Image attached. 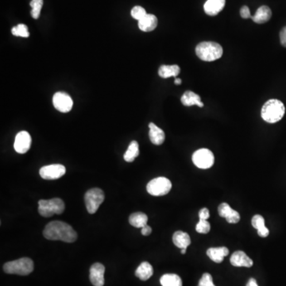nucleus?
Instances as JSON below:
<instances>
[{
  "instance_id": "f257e3e1",
  "label": "nucleus",
  "mask_w": 286,
  "mask_h": 286,
  "mask_svg": "<svg viewBox=\"0 0 286 286\" xmlns=\"http://www.w3.org/2000/svg\"><path fill=\"white\" fill-rule=\"evenodd\" d=\"M43 235L49 240H60L65 243H74L77 239V233L69 224L62 221H52L45 226Z\"/></svg>"
},
{
  "instance_id": "f03ea898",
  "label": "nucleus",
  "mask_w": 286,
  "mask_h": 286,
  "mask_svg": "<svg viewBox=\"0 0 286 286\" xmlns=\"http://www.w3.org/2000/svg\"><path fill=\"white\" fill-rule=\"evenodd\" d=\"M286 108L284 103L278 99H269L262 108L261 115L263 120L269 123L279 122L284 117Z\"/></svg>"
},
{
  "instance_id": "7ed1b4c3",
  "label": "nucleus",
  "mask_w": 286,
  "mask_h": 286,
  "mask_svg": "<svg viewBox=\"0 0 286 286\" xmlns=\"http://www.w3.org/2000/svg\"><path fill=\"white\" fill-rule=\"evenodd\" d=\"M224 54V50L220 44L213 41L200 42L196 48V56L200 60L211 62L220 59Z\"/></svg>"
},
{
  "instance_id": "20e7f679",
  "label": "nucleus",
  "mask_w": 286,
  "mask_h": 286,
  "mask_svg": "<svg viewBox=\"0 0 286 286\" xmlns=\"http://www.w3.org/2000/svg\"><path fill=\"white\" fill-rule=\"evenodd\" d=\"M35 266L33 261L29 258H22L18 260L11 261L3 266L4 271L9 274L26 276L32 273Z\"/></svg>"
},
{
  "instance_id": "39448f33",
  "label": "nucleus",
  "mask_w": 286,
  "mask_h": 286,
  "mask_svg": "<svg viewBox=\"0 0 286 286\" xmlns=\"http://www.w3.org/2000/svg\"><path fill=\"white\" fill-rule=\"evenodd\" d=\"M65 209V203L60 198L38 201V212L43 217H51L54 215L62 214Z\"/></svg>"
},
{
  "instance_id": "423d86ee",
  "label": "nucleus",
  "mask_w": 286,
  "mask_h": 286,
  "mask_svg": "<svg viewBox=\"0 0 286 286\" xmlns=\"http://www.w3.org/2000/svg\"><path fill=\"white\" fill-rule=\"evenodd\" d=\"M171 189H172L171 181L164 176L153 179L147 185L148 193L153 196H165L170 192Z\"/></svg>"
},
{
  "instance_id": "0eeeda50",
  "label": "nucleus",
  "mask_w": 286,
  "mask_h": 286,
  "mask_svg": "<svg viewBox=\"0 0 286 286\" xmlns=\"http://www.w3.org/2000/svg\"><path fill=\"white\" fill-rule=\"evenodd\" d=\"M104 199H105V196L103 190L100 189L95 188V189L88 190L84 196L85 205H86L88 213L94 214L96 212Z\"/></svg>"
},
{
  "instance_id": "6e6552de",
  "label": "nucleus",
  "mask_w": 286,
  "mask_h": 286,
  "mask_svg": "<svg viewBox=\"0 0 286 286\" xmlns=\"http://www.w3.org/2000/svg\"><path fill=\"white\" fill-rule=\"evenodd\" d=\"M192 162L196 167L207 170L214 165L215 157L209 149H200L192 154Z\"/></svg>"
},
{
  "instance_id": "1a4fd4ad",
  "label": "nucleus",
  "mask_w": 286,
  "mask_h": 286,
  "mask_svg": "<svg viewBox=\"0 0 286 286\" xmlns=\"http://www.w3.org/2000/svg\"><path fill=\"white\" fill-rule=\"evenodd\" d=\"M65 172L66 169L60 164H53L43 166L39 170V174L44 180H57L62 177Z\"/></svg>"
},
{
  "instance_id": "9d476101",
  "label": "nucleus",
  "mask_w": 286,
  "mask_h": 286,
  "mask_svg": "<svg viewBox=\"0 0 286 286\" xmlns=\"http://www.w3.org/2000/svg\"><path fill=\"white\" fill-rule=\"evenodd\" d=\"M54 108L59 112L68 113L70 112L74 105V101L69 94L62 92L55 93L53 97Z\"/></svg>"
},
{
  "instance_id": "9b49d317",
  "label": "nucleus",
  "mask_w": 286,
  "mask_h": 286,
  "mask_svg": "<svg viewBox=\"0 0 286 286\" xmlns=\"http://www.w3.org/2000/svg\"><path fill=\"white\" fill-rule=\"evenodd\" d=\"M31 136L27 132H20L15 137L14 148L19 153H26L31 146Z\"/></svg>"
},
{
  "instance_id": "f8f14e48",
  "label": "nucleus",
  "mask_w": 286,
  "mask_h": 286,
  "mask_svg": "<svg viewBox=\"0 0 286 286\" xmlns=\"http://www.w3.org/2000/svg\"><path fill=\"white\" fill-rule=\"evenodd\" d=\"M105 267L101 263H95L90 269V281L94 286H103L104 285Z\"/></svg>"
},
{
  "instance_id": "ddd939ff",
  "label": "nucleus",
  "mask_w": 286,
  "mask_h": 286,
  "mask_svg": "<svg viewBox=\"0 0 286 286\" xmlns=\"http://www.w3.org/2000/svg\"><path fill=\"white\" fill-rule=\"evenodd\" d=\"M218 212L221 217L225 218L229 224H237L240 220L239 213L231 209L227 203H223L219 206Z\"/></svg>"
},
{
  "instance_id": "4468645a",
  "label": "nucleus",
  "mask_w": 286,
  "mask_h": 286,
  "mask_svg": "<svg viewBox=\"0 0 286 286\" xmlns=\"http://www.w3.org/2000/svg\"><path fill=\"white\" fill-rule=\"evenodd\" d=\"M230 264L235 267H251L254 264L252 259L247 255L245 252L238 250L233 253L230 257Z\"/></svg>"
},
{
  "instance_id": "2eb2a0df",
  "label": "nucleus",
  "mask_w": 286,
  "mask_h": 286,
  "mask_svg": "<svg viewBox=\"0 0 286 286\" xmlns=\"http://www.w3.org/2000/svg\"><path fill=\"white\" fill-rule=\"evenodd\" d=\"M149 128H150L149 136H150L151 142L156 146L162 145L165 142V138H166L165 132L153 123L149 124Z\"/></svg>"
},
{
  "instance_id": "dca6fc26",
  "label": "nucleus",
  "mask_w": 286,
  "mask_h": 286,
  "mask_svg": "<svg viewBox=\"0 0 286 286\" xmlns=\"http://www.w3.org/2000/svg\"><path fill=\"white\" fill-rule=\"evenodd\" d=\"M225 2L226 0H208L204 6L205 13L210 16L217 15L224 9Z\"/></svg>"
},
{
  "instance_id": "f3484780",
  "label": "nucleus",
  "mask_w": 286,
  "mask_h": 286,
  "mask_svg": "<svg viewBox=\"0 0 286 286\" xmlns=\"http://www.w3.org/2000/svg\"><path fill=\"white\" fill-rule=\"evenodd\" d=\"M157 19L155 15L147 14L144 18L138 21V27L143 32H151L156 29Z\"/></svg>"
},
{
  "instance_id": "a211bd4d",
  "label": "nucleus",
  "mask_w": 286,
  "mask_h": 286,
  "mask_svg": "<svg viewBox=\"0 0 286 286\" xmlns=\"http://www.w3.org/2000/svg\"><path fill=\"white\" fill-rule=\"evenodd\" d=\"M229 254V249L225 247L209 248L207 250V255L214 263H221L224 258Z\"/></svg>"
},
{
  "instance_id": "6ab92c4d",
  "label": "nucleus",
  "mask_w": 286,
  "mask_h": 286,
  "mask_svg": "<svg viewBox=\"0 0 286 286\" xmlns=\"http://www.w3.org/2000/svg\"><path fill=\"white\" fill-rule=\"evenodd\" d=\"M181 100L182 104L186 107H191L193 105L198 106L200 108L204 107V103L201 101L200 95L191 91L185 92L184 95L181 96Z\"/></svg>"
},
{
  "instance_id": "aec40b11",
  "label": "nucleus",
  "mask_w": 286,
  "mask_h": 286,
  "mask_svg": "<svg viewBox=\"0 0 286 286\" xmlns=\"http://www.w3.org/2000/svg\"><path fill=\"white\" fill-rule=\"evenodd\" d=\"M172 242L177 248L187 249L188 247L191 244V239L188 233L178 230L172 235Z\"/></svg>"
},
{
  "instance_id": "412c9836",
  "label": "nucleus",
  "mask_w": 286,
  "mask_h": 286,
  "mask_svg": "<svg viewBox=\"0 0 286 286\" xmlns=\"http://www.w3.org/2000/svg\"><path fill=\"white\" fill-rule=\"evenodd\" d=\"M272 16L271 10L267 6H262L257 10L256 13L251 19L254 22L258 24H263L268 22Z\"/></svg>"
},
{
  "instance_id": "4be33fe9",
  "label": "nucleus",
  "mask_w": 286,
  "mask_h": 286,
  "mask_svg": "<svg viewBox=\"0 0 286 286\" xmlns=\"http://www.w3.org/2000/svg\"><path fill=\"white\" fill-rule=\"evenodd\" d=\"M252 226L258 230V235L263 238H266L269 234V230L265 225L264 218L261 215H255L252 218Z\"/></svg>"
},
{
  "instance_id": "5701e85b",
  "label": "nucleus",
  "mask_w": 286,
  "mask_h": 286,
  "mask_svg": "<svg viewBox=\"0 0 286 286\" xmlns=\"http://www.w3.org/2000/svg\"><path fill=\"white\" fill-rule=\"evenodd\" d=\"M153 273V267L147 262H143L136 269L135 275L142 281H147L152 277Z\"/></svg>"
},
{
  "instance_id": "b1692460",
  "label": "nucleus",
  "mask_w": 286,
  "mask_h": 286,
  "mask_svg": "<svg viewBox=\"0 0 286 286\" xmlns=\"http://www.w3.org/2000/svg\"><path fill=\"white\" fill-rule=\"evenodd\" d=\"M180 72H181V69L178 65H162L158 70V75L160 76V77L164 78V79L169 77L176 78L180 74Z\"/></svg>"
},
{
  "instance_id": "393cba45",
  "label": "nucleus",
  "mask_w": 286,
  "mask_h": 286,
  "mask_svg": "<svg viewBox=\"0 0 286 286\" xmlns=\"http://www.w3.org/2000/svg\"><path fill=\"white\" fill-rule=\"evenodd\" d=\"M147 222H148V216L145 213L135 212L130 215V224L134 228H142L147 225Z\"/></svg>"
},
{
  "instance_id": "a878e982",
  "label": "nucleus",
  "mask_w": 286,
  "mask_h": 286,
  "mask_svg": "<svg viewBox=\"0 0 286 286\" xmlns=\"http://www.w3.org/2000/svg\"><path fill=\"white\" fill-rule=\"evenodd\" d=\"M139 155V146L137 141H132L125 153L123 158L127 162H132Z\"/></svg>"
},
{
  "instance_id": "bb28decb",
  "label": "nucleus",
  "mask_w": 286,
  "mask_h": 286,
  "mask_svg": "<svg viewBox=\"0 0 286 286\" xmlns=\"http://www.w3.org/2000/svg\"><path fill=\"white\" fill-rule=\"evenodd\" d=\"M160 282L162 286H182V281L174 273H167L162 276Z\"/></svg>"
},
{
  "instance_id": "cd10ccee",
  "label": "nucleus",
  "mask_w": 286,
  "mask_h": 286,
  "mask_svg": "<svg viewBox=\"0 0 286 286\" xmlns=\"http://www.w3.org/2000/svg\"><path fill=\"white\" fill-rule=\"evenodd\" d=\"M42 6H43V0H32L30 2V7L32 8L30 14L33 19H38Z\"/></svg>"
},
{
  "instance_id": "c85d7f7f",
  "label": "nucleus",
  "mask_w": 286,
  "mask_h": 286,
  "mask_svg": "<svg viewBox=\"0 0 286 286\" xmlns=\"http://www.w3.org/2000/svg\"><path fill=\"white\" fill-rule=\"evenodd\" d=\"M11 33L17 37L28 38L30 36L28 28L25 24H19L18 26H14Z\"/></svg>"
},
{
  "instance_id": "c756f323",
  "label": "nucleus",
  "mask_w": 286,
  "mask_h": 286,
  "mask_svg": "<svg viewBox=\"0 0 286 286\" xmlns=\"http://www.w3.org/2000/svg\"><path fill=\"white\" fill-rule=\"evenodd\" d=\"M211 229V225L208 220H200L198 224H196V231L200 234H208Z\"/></svg>"
},
{
  "instance_id": "7c9ffc66",
  "label": "nucleus",
  "mask_w": 286,
  "mask_h": 286,
  "mask_svg": "<svg viewBox=\"0 0 286 286\" xmlns=\"http://www.w3.org/2000/svg\"><path fill=\"white\" fill-rule=\"evenodd\" d=\"M131 14H132V17L134 19L138 20V21L142 19V18H144L147 15L146 10L143 7H140V6H135V7H133Z\"/></svg>"
},
{
  "instance_id": "2f4dec72",
  "label": "nucleus",
  "mask_w": 286,
  "mask_h": 286,
  "mask_svg": "<svg viewBox=\"0 0 286 286\" xmlns=\"http://www.w3.org/2000/svg\"><path fill=\"white\" fill-rule=\"evenodd\" d=\"M198 286H215L213 283L212 277L209 273L203 274L202 278H200Z\"/></svg>"
},
{
  "instance_id": "473e14b6",
  "label": "nucleus",
  "mask_w": 286,
  "mask_h": 286,
  "mask_svg": "<svg viewBox=\"0 0 286 286\" xmlns=\"http://www.w3.org/2000/svg\"><path fill=\"white\" fill-rule=\"evenodd\" d=\"M210 217V213H209V210L206 208L200 209V211H199V218L200 220H208V219Z\"/></svg>"
},
{
  "instance_id": "72a5a7b5",
  "label": "nucleus",
  "mask_w": 286,
  "mask_h": 286,
  "mask_svg": "<svg viewBox=\"0 0 286 286\" xmlns=\"http://www.w3.org/2000/svg\"><path fill=\"white\" fill-rule=\"evenodd\" d=\"M240 15L243 19H249L251 18V15H250V11H249V7L248 6H243L240 10Z\"/></svg>"
},
{
  "instance_id": "f704fd0d",
  "label": "nucleus",
  "mask_w": 286,
  "mask_h": 286,
  "mask_svg": "<svg viewBox=\"0 0 286 286\" xmlns=\"http://www.w3.org/2000/svg\"><path fill=\"white\" fill-rule=\"evenodd\" d=\"M280 41L284 47H286V26L280 32Z\"/></svg>"
},
{
  "instance_id": "c9c22d12",
  "label": "nucleus",
  "mask_w": 286,
  "mask_h": 286,
  "mask_svg": "<svg viewBox=\"0 0 286 286\" xmlns=\"http://www.w3.org/2000/svg\"><path fill=\"white\" fill-rule=\"evenodd\" d=\"M141 232H142V235H144V236H148V235H151V232H152V228H151V227L148 226V225H146V226L143 227V228H142Z\"/></svg>"
},
{
  "instance_id": "e433bc0d",
  "label": "nucleus",
  "mask_w": 286,
  "mask_h": 286,
  "mask_svg": "<svg viewBox=\"0 0 286 286\" xmlns=\"http://www.w3.org/2000/svg\"><path fill=\"white\" fill-rule=\"evenodd\" d=\"M247 286H258V284H257L256 280L254 279V278H250L249 280V282H248V284H247Z\"/></svg>"
},
{
  "instance_id": "4c0bfd02",
  "label": "nucleus",
  "mask_w": 286,
  "mask_h": 286,
  "mask_svg": "<svg viewBox=\"0 0 286 286\" xmlns=\"http://www.w3.org/2000/svg\"><path fill=\"white\" fill-rule=\"evenodd\" d=\"M174 84H176V85H179V84H181V80L180 78H176L175 79Z\"/></svg>"
},
{
  "instance_id": "58836bf2",
  "label": "nucleus",
  "mask_w": 286,
  "mask_h": 286,
  "mask_svg": "<svg viewBox=\"0 0 286 286\" xmlns=\"http://www.w3.org/2000/svg\"><path fill=\"white\" fill-rule=\"evenodd\" d=\"M186 249H181V254H185L186 253Z\"/></svg>"
}]
</instances>
